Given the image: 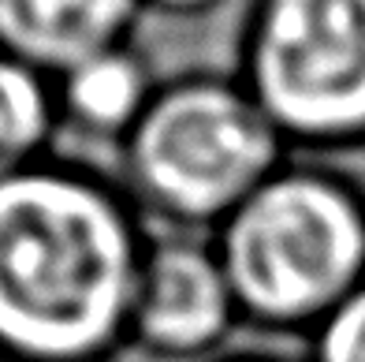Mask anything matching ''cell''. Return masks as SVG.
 <instances>
[{
  "instance_id": "7",
  "label": "cell",
  "mask_w": 365,
  "mask_h": 362,
  "mask_svg": "<svg viewBox=\"0 0 365 362\" xmlns=\"http://www.w3.org/2000/svg\"><path fill=\"white\" fill-rule=\"evenodd\" d=\"M153 97L145 64L130 49L115 45L60 75L56 109L82 135L115 139L135 131Z\"/></svg>"
},
{
  "instance_id": "8",
  "label": "cell",
  "mask_w": 365,
  "mask_h": 362,
  "mask_svg": "<svg viewBox=\"0 0 365 362\" xmlns=\"http://www.w3.org/2000/svg\"><path fill=\"white\" fill-rule=\"evenodd\" d=\"M56 120V101L41 71L0 49V179L26 169Z\"/></svg>"
},
{
  "instance_id": "3",
  "label": "cell",
  "mask_w": 365,
  "mask_h": 362,
  "mask_svg": "<svg viewBox=\"0 0 365 362\" xmlns=\"http://www.w3.org/2000/svg\"><path fill=\"white\" fill-rule=\"evenodd\" d=\"M279 139L250 90L212 79L179 82L149 101L127 135L130 183L172 221H227L276 176Z\"/></svg>"
},
{
  "instance_id": "10",
  "label": "cell",
  "mask_w": 365,
  "mask_h": 362,
  "mask_svg": "<svg viewBox=\"0 0 365 362\" xmlns=\"http://www.w3.org/2000/svg\"><path fill=\"white\" fill-rule=\"evenodd\" d=\"M160 8H172V11H197V8H209L212 0H153Z\"/></svg>"
},
{
  "instance_id": "9",
  "label": "cell",
  "mask_w": 365,
  "mask_h": 362,
  "mask_svg": "<svg viewBox=\"0 0 365 362\" xmlns=\"http://www.w3.org/2000/svg\"><path fill=\"white\" fill-rule=\"evenodd\" d=\"M317 362H365V281L321 321Z\"/></svg>"
},
{
  "instance_id": "5",
  "label": "cell",
  "mask_w": 365,
  "mask_h": 362,
  "mask_svg": "<svg viewBox=\"0 0 365 362\" xmlns=\"http://www.w3.org/2000/svg\"><path fill=\"white\" fill-rule=\"evenodd\" d=\"M235 291L217 246L164 239L145 251L135 299V333L157 355H205L224 340L235 318Z\"/></svg>"
},
{
  "instance_id": "6",
  "label": "cell",
  "mask_w": 365,
  "mask_h": 362,
  "mask_svg": "<svg viewBox=\"0 0 365 362\" xmlns=\"http://www.w3.org/2000/svg\"><path fill=\"white\" fill-rule=\"evenodd\" d=\"M142 0H0V49L38 71H68L115 49Z\"/></svg>"
},
{
  "instance_id": "1",
  "label": "cell",
  "mask_w": 365,
  "mask_h": 362,
  "mask_svg": "<svg viewBox=\"0 0 365 362\" xmlns=\"http://www.w3.org/2000/svg\"><path fill=\"white\" fill-rule=\"evenodd\" d=\"M145 251L112 194L75 172L0 179V355L97 362L130 321Z\"/></svg>"
},
{
  "instance_id": "4",
  "label": "cell",
  "mask_w": 365,
  "mask_h": 362,
  "mask_svg": "<svg viewBox=\"0 0 365 362\" xmlns=\"http://www.w3.org/2000/svg\"><path fill=\"white\" fill-rule=\"evenodd\" d=\"M250 97L279 135H365V0H264Z\"/></svg>"
},
{
  "instance_id": "2",
  "label": "cell",
  "mask_w": 365,
  "mask_h": 362,
  "mask_svg": "<svg viewBox=\"0 0 365 362\" xmlns=\"http://www.w3.org/2000/svg\"><path fill=\"white\" fill-rule=\"evenodd\" d=\"M239 310L269 325L324 321L365 281V209L317 172H276L217 243Z\"/></svg>"
}]
</instances>
